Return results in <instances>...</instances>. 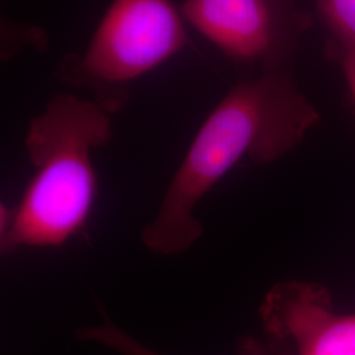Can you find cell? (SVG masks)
I'll use <instances>...</instances> for the list:
<instances>
[{"label": "cell", "instance_id": "1", "mask_svg": "<svg viewBox=\"0 0 355 355\" xmlns=\"http://www.w3.org/2000/svg\"><path fill=\"white\" fill-rule=\"evenodd\" d=\"M318 121L320 114L283 69L232 87L199 128L155 215L141 230L144 246L162 257L187 253L203 236L196 209L207 193L243 159L278 161Z\"/></svg>", "mask_w": 355, "mask_h": 355}, {"label": "cell", "instance_id": "2", "mask_svg": "<svg viewBox=\"0 0 355 355\" xmlns=\"http://www.w3.org/2000/svg\"><path fill=\"white\" fill-rule=\"evenodd\" d=\"M112 136V114L102 104L71 94L51 98L24 139L32 178L13 208L1 204L3 255L58 248L85 230L98 192L92 154Z\"/></svg>", "mask_w": 355, "mask_h": 355}, {"label": "cell", "instance_id": "3", "mask_svg": "<svg viewBox=\"0 0 355 355\" xmlns=\"http://www.w3.org/2000/svg\"><path fill=\"white\" fill-rule=\"evenodd\" d=\"M171 0H112L80 55H69L61 76L96 91L111 114L124 104L123 89L183 51L190 38Z\"/></svg>", "mask_w": 355, "mask_h": 355}, {"label": "cell", "instance_id": "4", "mask_svg": "<svg viewBox=\"0 0 355 355\" xmlns=\"http://www.w3.org/2000/svg\"><path fill=\"white\" fill-rule=\"evenodd\" d=\"M180 12L227 55L265 70L283 69L306 26L293 0H186Z\"/></svg>", "mask_w": 355, "mask_h": 355}, {"label": "cell", "instance_id": "5", "mask_svg": "<svg viewBox=\"0 0 355 355\" xmlns=\"http://www.w3.org/2000/svg\"><path fill=\"white\" fill-rule=\"evenodd\" d=\"M259 315L265 333L291 343L296 355H355V315L337 313L321 284L277 283L263 297Z\"/></svg>", "mask_w": 355, "mask_h": 355}, {"label": "cell", "instance_id": "6", "mask_svg": "<svg viewBox=\"0 0 355 355\" xmlns=\"http://www.w3.org/2000/svg\"><path fill=\"white\" fill-rule=\"evenodd\" d=\"M102 313L101 324L76 329V340L102 345L119 355H162L121 329L104 311ZM237 355H296V353L287 340L265 333L263 338L252 336L241 338L237 343Z\"/></svg>", "mask_w": 355, "mask_h": 355}, {"label": "cell", "instance_id": "7", "mask_svg": "<svg viewBox=\"0 0 355 355\" xmlns=\"http://www.w3.org/2000/svg\"><path fill=\"white\" fill-rule=\"evenodd\" d=\"M318 12L330 35V54L355 51V0H318Z\"/></svg>", "mask_w": 355, "mask_h": 355}, {"label": "cell", "instance_id": "8", "mask_svg": "<svg viewBox=\"0 0 355 355\" xmlns=\"http://www.w3.org/2000/svg\"><path fill=\"white\" fill-rule=\"evenodd\" d=\"M336 61L340 62L343 66L346 82H347L350 91L353 94V98L355 99V51L340 55L336 58Z\"/></svg>", "mask_w": 355, "mask_h": 355}]
</instances>
